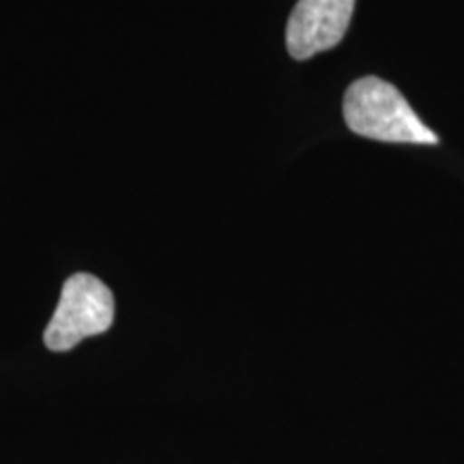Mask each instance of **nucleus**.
<instances>
[{"label":"nucleus","mask_w":464,"mask_h":464,"mask_svg":"<svg viewBox=\"0 0 464 464\" xmlns=\"http://www.w3.org/2000/svg\"><path fill=\"white\" fill-rule=\"evenodd\" d=\"M344 121L357 136L379 142L437 144L439 138L421 123L404 95L385 80H355L344 95Z\"/></svg>","instance_id":"f257e3e1"},{"label":"nucleus","mask_w":464,"mask_h":464,"mask_svg":"<svg viewBox=\"0 0 464 464\" xmlns=\"http://www.w3.org/2000/svg\"><path fill=\"white\" fill-rule=\"evenodd\" d=\"M114 323V295L91 274H75L65 282L54 316L44 334L50 351L65 353L84 338L108 332Z\"/></svg>","instance_id":"f03ea898"},{"label":"nucleus","mask_w":464,"mask_h":464,"mask_svg":"<svg viewBox=\"0 0 464 464\" xmlns=\"http://www.w3.org/2000/svg\"><path fill=\"white\" fill-rule=\"evenodd\" d=\"M355 0H299L286 26V48L295 61H307L338 45L351 24Z\"/></svg>","instance_id":"7ed1b4c3"}]
</instances>
